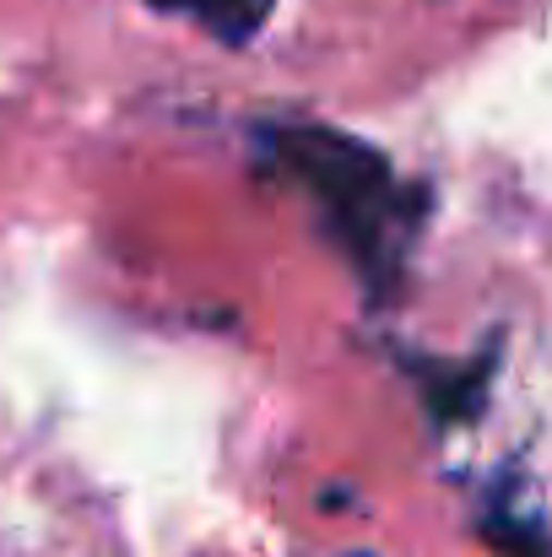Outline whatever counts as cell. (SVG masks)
Returning <instances> with one entry per match:
<instances>
[{
	"instance_id": "obj_1",
	"label": "cell",
	"mask_w": 552,
	"mask_h": 557,
	"mask_svg": "<svg viewBox=\"0 0 552 557\" xmlns=\"http://www.w3.org/2000/svg\"><path fill=\"white\" fill-rule=\"evenodd\" d=\"M255 141L271 174L315 200L320 222L336 233L364 276L401 271V255L422 222V189L401 185L379 147L331 125H260Z\"/></svg>"
},
{
	"instance_id": "obj_2",
	"label": "cell",
	"mask_w": 552,
	"mask_h": 557,
	"mask_svg": "<svg viewBox=\"0 0 552 557\" xmlns=\"http://www.w3.org/2000/svg\"><path fill=\"white\" fill-rule=\"evenodd\" d=\"M147 5L195 22L200 33H211V38L228 44V49L249 44V38L266 27V16H271V0H147Z\"/></svg>"
},
{
	"instance_id": "obj_3",
	"label": "cell",
	"mask_w": 552,
	"mask_h": 557,
	"mask_svg": "<svg viewBox=\"0 0 552 557\" xmlns=\"http://www.w3.org/2000/svg\"><path fill=\"white\" fill-rule=\"evenodd\" d=\"M482 536L499 557H552V525L526 515L515 498H499L482 515Z\"/></svg>"
},
{
	"instance_id": "obj_4",
	"label": "cell",
	"mask_w": 552,
	"mask_h": 557,
	"mask_svg": "<svg viewBox=\"0 0 552 557\" xmlns=\"http://www.w3.org/2000/svg\"><path fill=\"white\" fill-rule=\"evenodd\" d=\"M353 557H368V553H353Z\"/></svg>"
}]
</instances>
